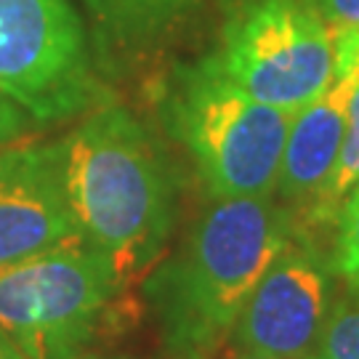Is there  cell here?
Here are the masks:
<instances>
[{"label":"cell","mask_w":359,"mask_h":359,"mask_svg":"<svg viewBox=\"0 0 359 359\" xmlns=\"http://www.w3.org/2000/svg\"><path fill=\"white\" fill-rule=\"evenodd\" d=\"M0 359H25V354L16 348V344L6 335L3 327H0Z\"/></svg>","instance_id":"2e32d148"},{"label":"cell","mask_w":359,"mask_h":359,"mask_svg":"<svg viewBox=\"0 0 359 359\" xmlns=\"http://www.w3.org/2000/svg\"><path fill=\"white\" fill-rule=\"evenodd\" d=\"M330 261L344 295L359 301V184L333 218Z\"/></svg>","instance_id":"7c38bea8"},{"label":"cell","mask_w":359,"mask_h":359,"mask_svg":"<svg viewBox=\"0 0 359 359\" xmlns=\"http://www.w3.org/2000/svg\"><path fill=\"white\" fill-rule=\"evenodd\" d=\"M335 277L330 250L295 229L258 280L231 333V346L274 359H304L317 351L335 309Z\"/></svg>","instance_id":"52a82bcc"},{"label":"cell","mask_w":359,"mask_h":359,"mask_svg":"<svg viewBox=\"0 0 359 359\" xmlns=\"http://www.w3.org/2000/svg\"><path fill=\"white\" fill-rule=\"evenodd\" d=\"M226 359H274V357H266V354H258V351H250V348H243V346H231Z\"/></svg>","instance_id":"e0dca14e"},{"label":"cell","mask_w":359,"mask_h":359,"mask_svg":"<svg viewBox=\"0 0 359 359\" xmlns=\"http://www.w3.org/2000/svg\"><path fill=\"white\" fill-rule=\"evenodd\" d=\"M304 359H327V357H322L320 351H311V354H309V357H304Z\"/></svg>","instance_id":"d6986e66"},{"label":"cell","mask_w":359,"mask_h":359,"mask_svg":"<svg viewBox=\"0 0 359 359\" xmlns=\"http://www.w3.org/2000/svg\"><path fill=\"white\" fill-rule=\"evenodd\" d=\"M0 93L38 126L83 117L109 99L72 0H0Z\"/></svg>","instance_id":"8992f818"},{"label":"cell","mask_w":359,"mask_h":359,"mask_svg":"<svg viewBox=\"0 0 359 359\" xmlns=\"http://www.w3.org/2000/svg\"><path fill=\"white\" fill-rule=\"evenodd\" d=\"M152 99L165 133L192 160L210 200L274 194L293 115L237 86L213 51L176 62L154 83Z\"/></svg>","instance_id":"3957f363"},{"label":"cell","mask_w":359,"mask_h":359,"mask_svg":"<svg viewBox=\"0 0 359 359\" xmlns=\"http://www.w3.org/2000/svg\"><path fill=\"white\" fill-rule=\"evenodd\" d=\"M35 126L38 123L27 115L19 104L0 93V152L13 147V144L27 142Z\"/></svg>","instance_id":"9a60e30c"},{"label":"cell","mask_w":359,"mask_h":359,"mask_svg":"<svg viewBox=\"0 0 359 359\" xmlns=\"http://www.w3.org/2000/svg\"><path fill=\"white\" fill-rule=\"evenodd\" d=\"M126 293L109 264L72 240L0 266V327L25 359H75L115 325Z\"/></svg>","instance_id":"277c9868"},{"label":"cell","mask_w":359,"mask_h":359,"mask_svg":"<svg viewBox=\"0 0 359 359\" xmlns=\"http://www.w3.org/2000/svg\"><path fill=\"white\" fill-rule=\"evenodd\" d=\"M93 59L109 72L168 48L189 27L203 0H83Z\"/></svg>","instance_id":"30bf717a"},{"label":"cell","mask_w":359,"mask_h":359,"mask_svg":"<svg viewBox=\"0 0 359 359\" xmlns=\"http://www.w3.org/2000/svg\"><path fill=\"white\" fill-rule=\"evenodd\" d=\"M357 75L359 59L335 67L333 83L290 120L274 197L293 216L298 229L314 226L317 208L333 179Z\"/></svg>","instance_id":"9c48e42d"},{"label":"cell","mask_w":359,"mask_h":359,"mask_svg":"<svg viewBox=\"0 0 359 359\" xmlns=\"http://www.w3.org/2000/svg\"><path fill=\"white\" fill-rule=\"evenodd\" d=\"M317 351L327 359H359V301L348 295L335 301Z\"/></svg>","instance_id":"4fadbf2b"},{"label":"cell","mask_w":359,"mask_h":359,"mask_svg":"<svg viewBox=\"0 0 359 359\" xmlns=\"http://www.w3.org/2000/svg\"><path fill=\"white\" fill-rule=\"evenodd\" d=\"M335 43H359V0H314Z\"/></svg>","instance_id":"5bb4252c"},{"label":"cell","mask_w":359,"mask_h":359,"mask_svg":"<svg viewBox=\"0 0 359 359\" xmlns=\"http://www.w3.org/2000/svg\"><path fill=\"white\" fill-rule=\"evenodd\" d=\"M59 147L77 240L130 290L170 243L179 213L176 173L149 128L109 99L80 117Z\"/></svg>","instance_id":"6da1fadb"},{"label":"cell","mask_w":359,"mask_h":359,"mask_svg":"<svg viewBox=\"0 0 359 359\" xmlns=\"http://www.w3.org/2000/svg\"><path fill=\"white\" fill-rule=\"evenodd\" d=\"M75 359H128V357H117V354H90V351H86V354H80V357Z\"/></svg>","instance_id":"ac0fdd59"},{"label":"cell","mask_w":359,"mask_h":359,"mask_svg":"<svg viewBox=\"0 0 359 359\" xmlns=\"http://www.w3.org/2000/svg\"><path fill=\"white\" fill-rule=\"evenodd\" d=\"M213 56L250 96L290 115L335 77V35L314 0H226Z\"/></svg>","instance_id":"5b68a950"},{"label":"cell","mask_w":359,"mask_h":359,"mask_svg":"<svg viewBox=\"0 0 359 359\" xmlns=\"http://www.w3.org/2000/svg\"><path fill=\"white\" fill-rule=\"evenodd\" d=\"M277 197L213 200L176 253L142 280L144 304L170 357L208 359L234 333L250 293L293 237Z\"/></svg>","instance_id":"7a4b0ae2"},{"label":"cell","mask_w":359,"mask_h":359,"mask_svg":"<svg viewBox=\"0 0 359 359\" xmlns=\"http://www.w3.org/2000/svg\"><path fill=\"white\" fill-rule=\"evenodd\" d=\"M359 184V75L351 90L346 109V130H344V144H341V154L335 163L333 179L325 189L317 216H314V226H333L335 213L341 210L344 200H346L351 189Z\"/></svg>","instance_id":"8fae6325"},{"label":"cell","mask_w":359,"mask_h":359,"mask_svg":"<svg viewBox=\"0 0 359 359\" xmlns=\"http://www.w3.org/2000/svg\"><path fill=\"white\" fill-rule=\"evenodd\" d=\"M77 240L59 142H19L0 152V266Z\"/></svg>","instance_id":"ba28073f"},{"label":"cell","mask_w":359,"mask_h":359,"mask_svg":"<svg viewBox=\"0 0 359 359\" xmlns=\"http://www.w3.org/2000/svg\"><path fill=\"white\" fill-rule=\"evenodd\" d=\"M170 359H187V357H170Z\"/></svg>","instance_id":"ffe728a7"}]
</instances>
